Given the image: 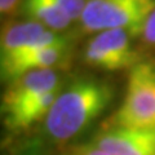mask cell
<instances>
[{
	"instance_id": "obj_1",
	"label": "cell",
	"mask_w": 155,
	"mask_h": 155,
	"mask_svg": "<svg viewBox=\"0 0 155 155\" xmlns=\"http://www.w3.org/2000/svg\"><path fill=\"white\" fill-rule=\"evenodd\" d=\"M113 87L93 78L74 80L60 92L45 118V132L56 141L75 137L106 110Z\"/></svg>"
},
{
	"instance_id": "obj_9",
	"label": "cell",
	"mask_w": 155,
	"mask_h": 155,
	"mask_svg": "<svg viewBox=\"0 0 155 155\" xmlns=\"http://www.w3.org/2000/svg\"><path fill=\"white\" fill-rule=\"evenodd\" d=\"M22 9L31 21L38 22L53 31H61L71 23L54 0H23Z\"/></svg>"
},
{
	"instance_id": "obj_4",
	"label": "cell",
	"mask_w": 155,
	"mask_h": 155,
	"mask_svg": "<svg viewBox=\"0 0 155 155\" xmlns=\"http://www.w3.org/2000/svg\"><path fill=\"white\" fill-rule=\"evenodd\" d=\"M84 60L105 71L132 69L140 62L130 44V35L120 28L101 31L91 39L84 49Z\"/></svg>"
},
{
	"instance_id": "obj_5",
	"label": "cell",
	"mask_w": 155,
	"mask_h": 155,
	"mask_svg": "<svg viewBox=\"0 0 155 155\" xmlns=\"http://www.w3.org/2000/svg\"><path fill=\"white\" fill-rule=\"evenodd\" d=\"M60 85V76L52 69L30 71L17 78L9 83L8 89L2 97L3 118Z\"/></svg>"
},
{
	"instance_id": "obj_13",
	"label": "cell",
	"mask_w": 155,
	"mask_h": 155,
	"mask_svg": "<svg viewBox=\"0 0 155 155\" xmlns=\"http://www.w3.org/2000/svg\"><path fill=\"white\" fill-rule=\"evenodd\" d=\"M69 155H111V154L106 153L105 150L97 147L93 143H91V145H85V146L74 149L72 151L69 153Z\"/></svg>"
},
{
	"instance_id": "obj_7",
	"label": "cell",
	"mask_w": 155,
	"mask_h": 155,
	"mask_svg": "<svg viewBox=\"0 0 155 155\" xmlns=\"http://www.w3.org/2000/svg\"><path fill=\"white\" fill-rule=\"evenodd\" d=\"M69 45H58L51 47L45 49L36 51L27 56L16 58L5 64H0L2 79L7 83L16 80L17 78L27 74L30 71L52 69L65 57Z\"/></svg>"
},
{
	"instance_id": "obj_14",
	"label": "cell",
	"mask_w": 155,
	"mask_h": 155,
	"mask_svg": "<svg viewBox=\"0 0 155 155\" xmlns=\"http://www.w3.org/2000/svg\"><path fill=\"white\" fill-rule=\"evenodd\" d=\"M26 155H40V154H26Z\"/></svg>"
},
{
	"instance_id": "obj_8",
	"label": "cell",
	"mask_w": 155,
	"mask_h": 155,
	"mask_svg": "<svg viewBox=\"0 0 155 155\" xmlns=\"http://www.w3.org/2000/svg\"><path fill=\"white\" fill-rule=\"evenodd\" d=\"M47 30V27L34 21L18 22L5 27L3 30L0 41V62L17 54Z\"/></svg>"
},
{
	"instance_id": "obj_11",
	"label": "cell",
	"mask_w": 155,
	"mask_h": 155,
	"mask_svg": "<svg viewBox=\"0 0 155 155\" xmlns=\"http://www.w3.org/2000/svg\"><path fill=\"white\" fill-rule=\"evenodd\" d=\"M142 36L146 43H149V44H151V45H155V9H154V12L150 14V17L147 18L143 32H142Z\"/></svg>"
},
{
	"instance_id": "obj_12",
	"label": "cell",
	"mask_w": 155,
	"mask_h": 155,
	"mask_svg": "<svg viewBox=\"0 0 155 155\" xmlns=\"http://www.w3.org/2000/svg\"><path fill=\"white\" fill-rule=\"evenodd\" d=\"M23 0H0V12L2 16H13L22 7Z\"/></svg>"
},
{
	"instance_id": "obj_2",
	"label": "cell",
	"mask_w": 155,
	"mask_h": 155,
	"mask_svg": "<svg viewBox=\"0 0 155 155\" xmlns=\"http://www.w3.org/2000/svg\"><path fill=\"white\" fill-rule=\"evenodd\" d=\"M154 9L155 0H88L80 22L87 32L120 28L138 36Z\"/></svg>"
},
{
	"instance_id": "obj_6",
	"label": "cell",
	"mask_w": 155,
	"mask_h": 155,
	"mask_svg": "<svg viewBox=\"0 0 155 155\" xmlns=\"http://www.w3.org/2000/svg\"><path fill=\"white\" fill-rule=\"evenodd\" d=\"M92 143L111 155H155V130L113 127L97 134Z\"/></svg>"
},
{
	"instance_id": "obj_10",
	"label": "cell",
	"mask_w": 155,
	"mask_h": 155,
	"mask_svg": "<svg viewBox=\"0 0 155 155\" xmlns=\"http://www.w3.org/2000/svg\"><path fill=\"white\" fill-rule=\"evenodd\" d=\"M58 8L64 12L70 21H76L81 18V14L85 8L84 0H54Z\"/></svg>"
},
{
	"instance_id": "obj_3",
	"label": "cell",
	"mask_w": 155,
	"mask_h": 155,
	"mask_svg": "<svg viewBox=\"0 0 155 155\" xmlns=\"http://www.w3.org/2000/svg\"><path fill=\"white\" fill-rule=\"evenodd\" d=\"M113 125L155 130V64L140 61L130 69L123 102L114 115Z\"/></svg>"
}]
</instances>
